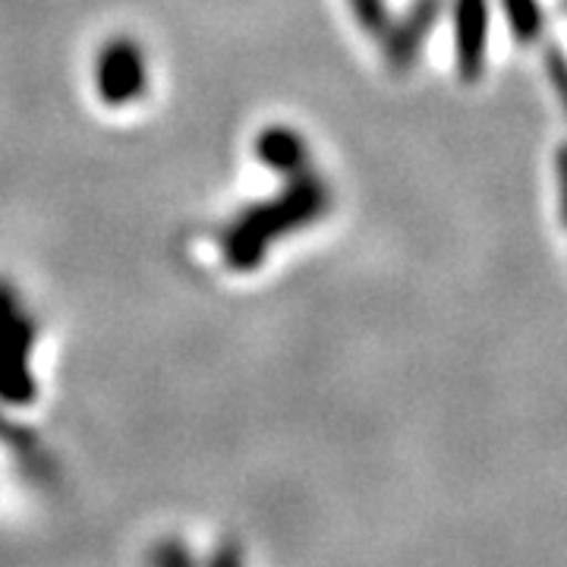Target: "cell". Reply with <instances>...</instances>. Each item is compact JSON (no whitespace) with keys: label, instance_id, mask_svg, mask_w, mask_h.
Wrapping results in <instances>:
<instances>
[{"label":"cell","instance_id":"cell-1","mask_svg":"<svg viewBox=\"0 0 567 567\" xmlns=\"http://www.w3.org/2000/svg\"><path fill=\"white\" fill-rule=\"evenodd\" d=\"M328 203H331V193L319 177H312V174L290 177V186L284 189V196H278L275 203L252 208L244 221L230 230L227 256H230L234 268H256L275 237H284L297 227H306L316 218H322Z\"/></svg>","mask_w":567,"mask_h":567},{"label":"cell","instance_id":"cell-2","mask_svg":"<svg viewBox=\"0 0 567 567\" xmlns=\"http://www.w3.org/2000/svg\"><path fill=\"white\" fill-rule=\"evenodd\" d=\"M454 73L461 82H480L486 73L488 39H492V3L488 0H454Z\"/></svg>","mask_w":567,"mask_h":567},{"label":"cell","instance_id":"cell-3","mask_svg":"<svg viewBox=\"0 0 567 567\" xmlns=\"http://www.w3.org/2000/svg\"><path fill=\"white\" fill-rule=\"evenodd\" d=\"M29 322H22L20 309L7 287H0V394L10 401H29L32 382L22 372V357L29 350Z\"/></svg>","mask_w":567,"mask_h":567},{"label":"cell","instance_id":"cell-4","mask_svg":"<svg viewBox=\"0 0 567 567\" xmlns=\"http://www.w3.org/2000/svg\"><path fill=\"white\" fill-rule=\"evenodd\" d=\"M442 7H445V0H413L404 20L391 22L385 35V54L394 70H410L416 63L425 39L439 25Z\"/></svg>","mask_w":567,"mask_h":567},{"label":"cell","instance_id":"cell-5","mask_svg":"<svg viewBox=\"0 0 567 567\" xmlns=\"http://www.w3.org/2000/svg\"><path fill=\"white\" fill-rule=\"evenodd\" d=\"M145 85V66L130 41H117L99 58V92L107 104L133 102Z\"/></svg>","mask_w":567,"mask_h":567},{"label":"cell","instance_id":"cell-6","mask_svg":"<svg viewBox=\"0 0 567 567\" xmlns=\"http://www.w3.org/2000/svg\"><path fill=\"white\" fill-rule=\"evenodd\" d=\"M256 152L271 171H278L284 177H300L306 174V142L300 140V133L287 130V126H268L259 142Z\"/></svg>","mask_w":567,"mask_h":567},{"label":"cell","instance_id":"cell-7","mask_svg":"<svg viewBox=\"0 0 567 567\" xmlns=\"http://www.w3.org/2000/svg\"><path fill=\"white\" fill-rule=\"evenodd\" d=\"M498 3L505 10L511 35L520 41V44H533V41L543 39L546 13H543V3L539 0H498Z\"/></svg>","mask_w":567,"mask_h":567},{"label":"cell","instance_id":"cell-8","mask_svg":"<svg viewBox=\"0 0 567 567\" xmlns=\"http://www.w3.org/2000/svg\"><path fill=\"white\" fill-rule=\"evenodd\" d=\"M350 3V10H353V17L357 22L363 25L369 35H375V39L385 41L388 29H391V10H388V0H347Z\"/></svg>","mask_w":567,"mask_h":567},{"label":"cell","instance_id":"cell-9","mask_svg":"<svg viewBox=\"0 0 567 567\" xmlns=\"http://www.w3.org/2000/svg\"><path fill=\"white\" fill-rule=\"evenodd\" d=\"M546 76L551 82V89H555V99L561 102L567 114V54L558 44H551L546 51Z\"/></svg>","mask_w":567,"mask_h":567},{"label":"cell","instance_id":"cell-10","mask_svg":"<svg viewBox=\"0 0 567 567\" xmlns=\"http://www.w3.org/2000/svg\"><path fill=\"white\" fill-rule=\"evenodd\" d=\"M555 183H558V212H561V224L567 227V142L558 145L555 152Z\"/></svg>","mask_w":567,"mask_h":567}]
</instances>
